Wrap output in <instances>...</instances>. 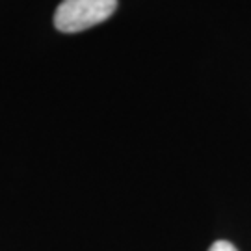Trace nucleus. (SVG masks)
I'll return each instance as SVG.
<instances>
[{
    "instance_id": "nucleus-1",
    "label": "nucleus",
    "mask_w": 251,
    "mask_h": 251,
    "mask_svg": "<svg viewBox=\"0 0 251 251\" xmlns=\"http://www.w3.org/2000/svg\"><path fill=\"white\" fill-rule=\"evenodd\" d=\"M117 0H63L54 13V26L65 34H75L100 25L114 15Z\"/></svg>"
},
{
    "instance_id": "nucleus-2",
    "label": "nucleus",
    "mask_w": 251,
    "mask_h": 251,
    "mask_svg": "<svg viewBox=\"0 0 251 251\" xmlns=\"http://www.w3.org/2000/svg\"><path fill=\"white\" fill-rule=\"evenodd\" d=\"M208 251H238V250L231 242H227V240H218V242H214L208 248Z\"/></svg>"
}]
</instances>
